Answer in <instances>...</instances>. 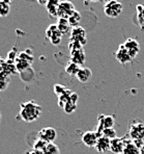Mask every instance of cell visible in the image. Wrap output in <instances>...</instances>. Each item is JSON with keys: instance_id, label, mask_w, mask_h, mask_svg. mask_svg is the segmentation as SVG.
<instances>
[{"instance_id": "cell-17", "label": "cell", "mask_w": 144, "mask_h": 154, "mask_svg": "<svg viewBox=\"0 0 144 154\" xmlns=\"http://www.w3.org/2000/svg\"><path fill=\"white\" fill-rule=\"evenodd\" d=\"M91 76H92V72L89 68H80L77 75H76V77L78 78V80L82 83H85V82H87V81L90 80Z\"/></svg>"}, {"instance_id": "cell-28", "label": "cell", "mask_w": 144, "mask_h": 154, "mask_svg": "<svg viewBox=\"0 0 144 154\" xmlns=\"http://www.w3.org/2000/svg\"><path fill=\"white\" fill-rule=\"evenodd\" d=\"M48 144L47 142H45L44 140H42V139H37V141L34 142V145H33V148L34 149H37V150H40V151H43L45 149V147H46V145Z\"/></svg>"}, {"instance_id": "cell-32", "label": "cell", "mask_w": 144, "mask_h": 154, "mask_svg": "<svg viewBox=\"0 0 144 154\" xmlns=\"http://www.w3.org/2000/svg\"><path fill=\"white\" fill-rule=\"evenodd\" d=\"M3 1H4V2H6V3H8V4H10V2H13V0H3Z\"/></svg>"}, {"instance_id": "cell-34", "label": "cell", "mask_w": 144, "mask_h": 154, "mask_svg": "<svg viewBox=\"0 0 144 154\" xmlns=\"http://www.w3.org/2000/svg\"><path fill=\"white\" fill-rule=\"evenodd\" d=\"M0 122H1V112H0Z\"/></svg>"}, {"instance_id": "cell-5", "label": "cell", "mask_w": 144, "mask_h": 154, "mask_svg": "<svg viewBox=\"0 0 144 154\" xmlns=\"http://www.w3.org/2000/svg\"><path fill=\"white\" fill-rule=\"evenodd\" d=\"M104 13L109 18H117L122 13V4L118 0H110L104 5Z\"/></svg>"}, {"instance_id": "cell-3", "label": "cell", "mask_w": 144, "mask_h": 154, "mask_svg": "<svg viewBox=\"0 0 144 154\" xmlns=\"http://www.w3.org/2000/svg\"><path fill=\"white\" fill-rule=\"evenodd\" d=\"M69 49L71 52V62L75 63L79 66L83 65L85 62V54L83 50V46L80 43L69 41Z\"/></svg>"}, {"instance_id": "cell-29", "label": "cell", "mask_w": 144, "mask_h": 154, "mask_svg": "<svg viewBox=\"0 0 144 154\" xmlns=\"http://www.w3.org/2000/svg\"><path fill=\"white\" fill-rule=\"evenodd\" d=\"M66 91L67 89L62 85H55V87H54V92H55V94L57 95L58 97L63 94V93H66Z\"/></svg>"}, {"instance_id": "cell-8", "label": "cell", "mask_w": 144, "mask_h": 154, "mask_svg": "<svg viewBox=\"0 0 144 154\" xmlns=\"http://www.w3.org/2000/svg\"><path fill=\"white\" fill-rule=\"evenodd\" d=\"M69 41H73V42L80 43L82 46H84L87 42L86 38V31L83 27L81 26H75L72 27L71 30V37H69Z\"/></svg>"}, {"instance_id": "cell-13", "label": "cell", "mask_w": 144, "mask_h": 154, "mask_svg": "<svg viewBox=\"0 0 144 154\" xmlns=\"http://www.w3.org/2000/svg\"><path fill=\"white\" fill-rule=\"evenodd\" d=\"M98 137H100V135L96 133V131H86V132H84L82 134L81 140H82V143L86 147L92 148V147L96 146Z\"/></svg>"}, {"instance_id": "cell-2", "label": "cell", "mask_w": 144, "mask_h": 154, "mask_svg": "<svg viewBox=\"0 0 144 154\" xmlns=\"http://www.w3.org/2000/svg\"><path fill=\"white\" fill-rule=\"evenodd\" d=\"M77 100L78 95L67 89L66 93L58 97V104L66 114H72L77 108Z\"/></svg>"}, {"instance_id": "cell-25", "label": "cell", "mask_w": 144, "mask_h": 154, "mask_svg": "<svg viewBox=\"0 0 144 154\" xmlns=\"http://www.w3.org/2000/svg\"><path fill=\"white\" fill-rule=\"evenodd\" d=\"M10 4L4 2L3 0H0V17H5L10 14Z\"/></svg>"}, {"instance_id": "cell-12", "label": "cell", "mask_w": 144, "mask_h": 154, "mask_svg": "<svg viewBox=\"0 0 144 154\" xmlns=\"http://www.w3.org/2000/svg\"><path fill=\"white\" fill-rule=\"evenodd\" d=\"M115 58L118 60L119 64L121 65H127V64H130V63L133 62V58L132 56L130 55V53L128 52L127 49L125 48L122 44L118 47V49L116 50L115 52Z\"/></svg>"}, {"instance_id": "cell-4", "label": "cell", "mask_w": 144, "mask_h": 154, "mask_svg": "<svg viewBox=\"0 0 144 154\" xmlns=\"http://www.w3.org/2000/svg\"><path fill=\"white\" fill-rule=\"evenodd\" d=\"M33 62V55L29 51H23L16 57L15 64L18 72H23L30 68Z\"/></svg>"}, {"instance_id": "cell-27", "label": "cell", "mask_w": 144, "mask_h": 154, "mask_svg": "<svg viewBox=\"0 0 144 154\" xmlns=\"http://www.w3.org/2000/svg\"><path fill=\"white\" fill-rule=\"evenodd\" d=\"M137 17H138V20L140 22V26L144 27V6H137Z\"/></svg>"}, {"instance_id": "cell-21", "label": "cell", "mask_w": 144, "mask_h": 154, "mask_svg": "<svg viewBox=\"0 0 144 154\" xmlns=\"http://www.w3.org/2000/svg\"><path fill=\"white\" fill-rule=\"evenodd\" d=\"M10 80V75H8L7 73L2 71L0 73V92H3L4 90H6L8 83Z\"/></svg>"}, {"instance_id": "cell-22", "label": "cell", "mask_w": 144, "mask_h": 154, "mask_svg": "<svg viewBox=\"0 0 144 154\" xmlns=\"http://www.w3.org/2000/svg\"><path fill=\"white\" fill-rule=\"evenodd\" d=\"M67 21H69V25L71 27H75V26H78V24L80 23L81 21V15L78 11H75L69 18H67Z\"/></svg>"}, {"instance_id": "cell-20", "label": "cell", "mask_w": 144, "mask_h": 154, "mask_svg": "<svg viewBox=\"0 0 144 154\" xmlns=\"http://www.w3.org/2000/svg\"><path fill=\"white\" fill-rule=\"evenodd\" d=\"M58 0H48V2L46 3L47 10H48L49 14L53 17H57V8H58Z\"/></svg>"}, {"instance_id": "cell-23", "label": "cell", "mask_w": 144, "mask_h": 154, "mask_svg": "<svg viewBox=\"0 0 144 154\" xmlns=\"http://www.w3.org/2000/svg\"><path fill=\"white\" fill-rule=\"evenodd\" d=\"M44 154H60L59 148L58 146H56L54 143H48L45 147V149L43 150Z\"/></svg>"}, {"instance_id": "cell-31", "label": "cell", "mask_w": 144, "mask_h": 154, "mask_svg": "<svg viewBox=\"0 0 144 154\" xmlns=\"http://www.w3.org/2000/svg\"><path fill=\"white\" fill-rule=\"evenodd\" d=\"M140 150V154H144V143H143V145L141 146V148L139 149Z\"/></svg>"}, {"instance_id": "cell-19", "label": "cell", "mask_w": 144, "mask_h": 154, "mask_svg": "<svg viewBox=\"0 0 144 154\" xmlns=\"http://www.w3.org/2000/svg\"><path fill=\"white\" fill-rule=\"evenodd\" d=\"M123 153L125 154H140V150L139 148L134 144L132 140H125V148H123Z\"/></svg>"}, {"instance_id": "cell-9", "label": "cell", "mask_w": 144, "mask_h": 154, "mask_svg": "<svg viewBox=\"0 0 144 154\" xmlns=\"http://www.w3.org/2000/svg\"><path fill=\"white\" fill-rule=\"evenodd\" d=\"M46 38L50 41L51 44L55 45V46L60 44L62 35L59 31V29L57 28L56 24H51V25L48 26V28L46 30Z\"/></svg>"}, {"instance_id": "cell-36", "label": "cell", "mask_w": 144, "mask_h": 154, "mask_svg": "<svg viewBox=\"0 0 144 154\" xmlns=\"http://www.w3.org/2000/svg\"><path fill=\"white\" fill-rule=\"evenodd\" d=\"M120 154H125V153H123V152H121V153H120Z\"/></svg>"}, {"instance_id": "cell-10", "label": "cell", "mask_w": 144, "mask_h": 154, "mask_svg": "<svg viewBox=\"0 0 144 154\" xmlns=\"http://www.w3.org/2000/svg\"><path fill=\"white\" fill-rule=\"evenodd\" d=\"M115 124V120H114L113 116H105L101 115L98 116V130L96 133L98 135H102V132L105 128H112Z\"/></svg>"}, {"instance_id": "cell-30", "label": "cell", "mask_w": 144, "mask_h": 154, "mask_svg": "<svg viewBox=\"0 0 144 154\" xmlns=\"http://www.w3.org/2000/svg\"><path fill=\"white\" fill-rule=\"evenodd\" d=\"M4 62H5V60H3V58H2V57H0V73H1V72L3 71Z\"/></svg>"}, {"instance_id": "cell-6", "label": "cell", "mask_w": 144, "mask_h": 154, "mask_svg": "<svg viewBox=\"0 0 144 154\" xmlns=\"http://www.w3.org/2000/svg\"><path fill=\"white\" fill-rule=\"evenodd\" d=\"M129 135L132 141L144 139V123L141 121H134L130 126Z\"/></svg>"}, {"instance_id": "cell-33", "label": "cell", "mask_w": 144, "mask_h": 154, "mask_svg": "<svg viewBox=\"0 0 144 154\" xmlns=\"http://www.w3.org/2000/svg\"><path fill=\"white\" fill-rule=\"evenodd\" d=\"M87 2H96V1H98V0H86Z\"/></svg>"}, {"instance_id": "cell-7", "label": "cell", "mask_w": 144, "mask_h": 154, "mask_svg": "<svg viewBox=\"0 0 144 154\" xmlns=\"http://www.w3.org/2000/svg\"><path fill=\"white\" fill-rule=\"evenodd\" d=\"M75 11V5H74L72 1H69V0L61 1L58 4L57 18H66V19H67Z\"/></svg>"}, {"instance_id": "cell-26", "label": "cell", "mask_w": 144, "mask_h": 154, "mask_svg": "<svg viewBox=\"0 0 144 154\" xmlns=\"http://www.w3.org/2000/svg\"><path fill=\"white\" fill-rule=\"evenodd\" d=\"M102 135L108 137L109 140H112V139H114V137H117V135H116V130L113 127L112 128H105L102 132Z\"/></svg>"}, {"instance_id": "cell-35", "label": "cell", "mask_w": 144, "mask_h": 154, "mask_svg": "<svg viewBox=\"0 0 144 154\" xmlns=\"http://www.w3.org/2000/svg\"><path fill=\"white\" fill-rule=\"evenodd\" d=\"M107 1H110V0H105V2H107Z\"/></svg>"}, {"instance_id": "cell-16", "label": "cell", "mask_w": 144, "mask_h": 154, "mask_svg": "<svg viewBox=\"0 0 144 154\" xmlns=\"http://www.w3.org/2000/svg\"><path fill=\"white\" fill-rule=\"evenodd\" d=\"M94 148L100 153H107L108 151H110V140L104 135H101V137H98Z\"/></svg>"}, {"instance_id": "cell-24", "label": "cell", "mask_w": 144, "mask_h": 154, "mask_svg": "<svg viewBox=\"0 0 144 154\" xmlns=\"http://www.w3.org/2000/svg\"><path fill=\"white\" fill-rule=\"evenodd\" d=\"M79 69H80V66L75 64V63H73V62H71L66 66V71L69 76H76L79 71Z\"/></svg>"}, {"instance_id": "cell-1", "label": "cell", "mask_w": 144, "mask_h": 154, "mask_svg": "<svg viewBox=\"0 0 144 154\" xmlns=\"http://www.w3.org/2000/svg\"><path fill=\"white\" fill-rule=\"evenodd\" d=\"M42 114V106L35 101H27L21 104L20 106V118L24 122H33L39 119Z\"/></svg>"}, {"instance_id": "cell-18", "label": "cell", "mask_w": 144, "mask_h": 154, "mask_svg": "<svg viewBox=\"0 0 144 154\" xmlns=\"http://www.w3.org/2000/svg\"><path fill=\"white\" fill-rule=\"evenodd\" d=\"M56 26L59 29V31L61 32V35H66V33L69 32L71 30V25H69V21L66 18H57V23H56Z\"/></svg>"}, {"instance_id": "cell-15", "label": "cell", "mask_w": 144, "mask_h": 154, "mask_svg": "<svg viewBox=\"0 0 144 154\" xmlns=\"http://www.w3.org/2000/svg\"><path fill=\"white\" fill-rule=\"evenodd\" d=\"M125 137H114V139L110 140V151L115 154H120L123 151L125 144Z\"/></svg>"}, {"instance_id": "cell-14", "label": "cell", "mask_w": 144, "mask_h": 154, "mask_svg": "<svg viewBox=\"0 0 144 154\" xmlns=\"http://www.w3.org/2000/svg\"><path fill=\"white\" fill-rule=\"evenodd\" d=\"M40 139L44 140L45 142L47 143H53L56 139V135H57V132L56 130L52 127H46L40 129L37 133Z\"/></svg>"}, {"instance_id": "cell-11", "label": "cell", "mask_w": 144, "mask_h": 154, "mask_svg": "<svg viewBox=\"0 0 144 154\" xmlns=\"http://www.w3.org/2000/svg\"><path fill=\"white\" fill-rule=\"evenodd\" d=\"M122 45L130 53V55L132 56L133 60H134V58L138 55L139 52H140V44H139V42L136 38H127Z\"/></svg>"}]
</instances>
